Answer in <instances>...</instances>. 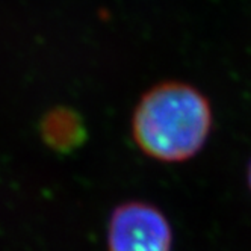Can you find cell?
<instances>
[{"mask_svg": "<svg viewBox=\"0 0 251 251\" xmlns=\"http://www.w3.org/2000/svg\"><path fill=\"white\" fill-rule=\"evenodd\" d=\"M213 111L199 88L164 80L136 103L130 132L136 147L162 164H180L199 154L212 133Z\"/></svg>", "mask_w": 251, "mask_h": 251, "instance_id": "cell-1", "label": "cell"}, {"mask_svg": "<svg viewBox=\"0 0 251 251\" xmlns=\"http://www.w3.org/2000/svg\"><path fill=\"white\" fill-rule=\"evenodd\" d=\"M173 242L170 220L149 201H124L107 220V251H173Z\"/></svg>", "mask_w": 251, "mask_h": 251, "instance_id": "cell-2", "label": "cell"}, {"mask_svg": "<svg viewBox=\"0 0 251 251\" xmlns=\"http://www.w3.org/2000/svg\"><path fill=\"white\" fill-rule=\"evenodd\" d=\"M43 136L49 146L56 150H73L85 138L80 117L70 109H55L43 121Z\"/></svg>", "mask_w": 251, "mask_h": 251, "instance_id": "cell-3", "label": "cell"}, {"mask_svg": "<svg viewBox=\"0 0 251 251\" xmlns=\"http://www.w3.org/2000/svg\"><path fill=\"white\" fill-rule=\"evenodd\" d=\"M247 182H248V188H250V191H251V159H250L248 170H247Z\"/></svg>", "mask_w": 251, "mask_h": 251, "instance_id": "cell-4", "label": "cell"}]
</instances>
